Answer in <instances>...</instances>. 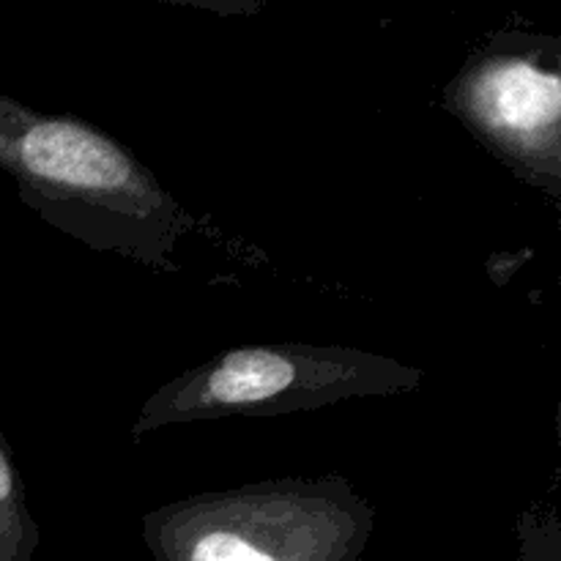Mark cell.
<instances>
[{"label":"cell","instance_id":"cell-4","mask_svg":"<svg viewBox=\"0 0 561 561\" xmlns=\"http://www.w3.org/2000/svg\"><path fill=\"white\" fill-rule=\"evenodd\" d=\"M444 104L504 159L540 164L561 146V71L531 55H474L447 85Z\"/></svg>","mask_w":561,"mask_h":561},{"label":"cell","instance_id":"cell-1","mask_svg":"<svg viewBox=\"0 0 561 561\" xmlns=\"http://www.w3.org/2000/svg\"><path fill=\"white\" fill-rule=\"evenodd\" d=\"M0 170L47 225L96 252L175 272L192 217L113 135L0 93Z\"/></svg>","mask_w":561,"mask_h":561},{"label":"cell","instance_id":"cell-5","mask_svg":"<svg viewBox=\"0 0 561 561\" xmlns=\"http://www.w3.org/2000/svg\"><path fill=\"white\" fill-rule=\"evenodd\" d=\"M42 531L27 510L25 480L0 431V561H31Z\"/></svg>","mask_w":561,"mask_h":561},{"label":"cell","instance_id":"cell-2","mask_svg":"<svg viewBox=\"0 0 561 561\" xmlns=\"http://www.w3.org/2000/svg\"><path fill=\"white\" fill-rule=\"evenodd\" d=\"M376 526L345 477H283L168 502L142 518L157 561H356Z\"/></svg>","mask_w":561,"mask_h":561},{"label":"cell","instance_id":"cell-3","mask_svg":"<svg viewBox=\"0 0 561 561\" xmlns=\"http://www.w3.org/2000/svg\"><path fill=\"white\" fill-rule=\"evenodd\" d=\"M425 373L394 356L343 345H239L170 378L137 411L129 438L186 422L285 416L356 398L414 392Z\"/></svg>","mask_w":561,"mask_h":561}]
</instances>
